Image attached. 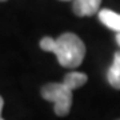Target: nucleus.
I'll list each match as a JSON object with an SVG mask.
<instances>
[{
    "instance_id": "1",
    "label": "nucleus",
    "mask_w": 120,
    "mask_h": 120,
    "mask_svg": "<svg viewBox=\"0 0 120 120\" xmlns=\"http://www.w3.org/2000/svg\"><path fill=\"white\" fill-rule=\"evenodd\" d=\"M40 47L43 51L53 52L59 64L65 68L79 67L86 56V45L75 34H63L57 39H52L49 36L43 38Z\"/></svg>"
},
{
    "instance_id": "2",
    "label": "nucleus",
    "mask_w": 120,
    "mask_h": 120,
    "mask_svg": "<svg viewBox=\"0 0 120 120\" xmlns=\"http://www.w3.org/2000/svg\"><path fill=\"white\" fill-rule=\"evenodd\" d=\"M41 96L48 101L55 103V113L57 116L68 115L72 105V91L63 83H51L41 88Z\"/></svg>"
},
{
    "instance_id": "3",
    "label": "nucleus",
    "mask_w": 120,
    "mask_h": 120,
    "mask_svg": "<svg viewBox=\"0 0 120 120\" xmlns=\"http://www.w3.org/2000/svg\"><path fill=\"white\" fill-rule=\"evenodd\" d=\"M101 0H73L72 9L77 16H92L99 11Z\"/></svg>"
},
{
    "instance_id": "4",
    "label": "nucleus",
    "mask_w": 120,
    "mask_h": 120,
    "mask_svg": "<svg viewBox=\"0 0 120 120\" xmlns=\"http://www.w3.org/2000/svg\"><path fill=\"white\" fill-rule=\"evenodd\" d=\"M99 19L105 27L109 30L120 32V15L113 12L111 9H100L99 11Z\"/></svg>"
},
{
    "instance_id": "5",
    "label": "nucleus",
    "mask_w": 120,
    "mask_h": 120,
    "mask_svg": "<svg viewBox=\"0 0 120 120\" xmlns=\"http://www.w3.org/2000/svg\"><path fill=\"white\" fill-rule=\"evenodd\" d=\"M107 79L113 88L120 90V52H116L113 56V63L108 69Z\"/></svg>"
},
{
    "instance_id": "6",
    "label": "nucleus",
    "mask_w": 120,
    "mask_h": 120,
    "mask_svg": "<svg viewBox=\"0 0 120 120\" xmlns=\"http://www.w3.org/2000/svg\"><path fill=\"white\" fill-rule=\"evenodd\" d=\"M88 77H87L86 73L83 72H69L65 75L64 80H63V84H64L67 88H69L71 91L73 90H77L83 87L84 84L87 83Z\"/></svg>"
},
{
    "instance_id": "7",
    "label": "nucleus",
    "mask_w": 120,
    "mask_h": 120,
    "mask_svg": "<svg viewBox=\"0 0 120 120\" xmlns=\"http://www.w3.org/2000/svg\"><path fill=\"white\" fill-rule=\"evenodd\" d=\"M3 105H4V100H3L1 96H0V120H4L3 117H1V109H3Z\"/></svg>"
},
{
    "instance_id": "8",
    "label": "nucleus",
    "mask_w": 120,
    "mask_h": 120,
    "mask_svg": "<svg viewBox=\"0 0 120 120\" xmlns=\"http://www.w3.org/2000/svg\"><path fill=\"white\" fill-rule=\"evenodd\" d=\"M116 41H117V44H119V47H120V32L116 35Z\"/></svg>"
},
{
    "instance_id": "9",
    "label": "nucleus",
    "mask_w": 120,
    "mask_h": 120,
    "mask_svg": "<svg viewBox=\"0 0 120 120\" xmlns=\"http://www.w3.org/2000/svg\"><path fill=\"white\" fill-rule=\"evenodd\" d=\"M0 1H5V0H0Z\"/></svg>"
},
{
    "instance_id": "10",
    "label": "nucleus",
    "mask_w": 120,
    "mask_h": 120,
    "mask_svg": "<svg viewBox=\"0 0 120 120\" xmlns=\"http://www.w3.org/2000/svg\"><path fill=\"white\" fill-rule=\"evenodd\" d=\"M63 1H68V0H63Z\"/></svg>"
}]
</instances>
